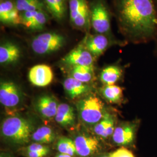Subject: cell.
Returning a JSON list of instances; mask_svg holds the SVG:
<instances>
[{"mask_svg": "<svg viewBox=\"0 0 157 157\" xmlns=\"http://www.w3.org/2000/svg\"><path fill=\"white\" fill-rule=\"evenodd\" d=\"M119 17L132 36L146 39L151 36L157 26V17L152 0H118Z\"/></svg>", "mask_w": 157, "mask_h": 157, "instance_id": "1", "label": "cell"}, {"mask_svg": "<svg viewBox=\"0 0 157 157\" xmlns=\"http://www.w3.org/2000/svg\"><path fill=\"white\" fill-rule=\"evenodd\" d=\"M33 132V126L31 122L17 116L6 118L1 126L3 137L16 144L28 143Z\"/></svg>", "mask_w": 157, "mask_h": 157, "instance_id": "2", "label": "cell"}, {"mask_svg": "<svg viewBox=\"0 0 157 157\" xmlns=\"http://www.w3.org/2000/svg\"><path fill=\"white\" fill-rule=\"evenodd\" d=\"M78 109L81 120L90 125L98 123L106 112L104 103L94 94L89 95L78 101Z\"/></svg>", "mask_w": 157, "mask_h": 157, "instance_id": "3", "label": "cell"}, {"mask_svg": "<svg viewBox=\"0 0 157 157\" xmlns=\"http://www.w3.org/2000/svg\"><path fill=\"white\" fill-rule=\"evenodd\" d=\"M65 43V37L61 34L47 32L35 36L32 41L31 47L36 54L46 55L60 50Z\"/></svg>", "mask_w": 157, "mask_h": 157, "instance_id": "4", "label": "cell"}, {"mask_svg": "<svg viewBox=\"0 0 157 157\" xmlns=\"http://www.w3.org/2000/svg\"><path fill=\"white\" fill-rule=\"evenodd\" d=\"M71 21L74 26L87 28L91 23V12L86 0H69Z\"/></svg>", "mask_w": 157, "mask_h": 157, "instance_id": "5", "label": "cell"}, {"mask_svg": "<svg viewBox=\"0 0 157 157\" xmlns=\"http://www.w3.org/2000/svg\"><path fill=\"white\" fill-rule=\"evenodd\" d=\"M139 122H126L119 124L114 130L112 136L113 142L120 146L132 145L135 142Z\"/></svg>", "mask_w": 157, "mask_h": 157, "instance_id": "6", "label": "cell"}, {"mask_svg": "<svg viewBox=\"0 0 157 157\" xmlns=\"http://www.w3.org/2000/svg\"><path fill=\"white\" fill-rule=\"evenodd\" d=\"M91 23L98 34L107 33L111 27L110 19L107 8L101 2L95 4L91 11Z\"/></svg>", "mask_w": 157, "mask_h": 157, "instance_id": "7", "label": "cell"}, {"mask_svg": "<svg viewBox=\"0 0 157 157\" xmlns=\"http://www.w3.org/2000/svg\"><path fill=\"white\" fill-rule=\"evenodd\" d=\"M93 56L82 44L70 51L62 59V62L72 67L75 66H91L93 65Z\"/></svg>", "mask_w": 157, "mask_h": 157, "instance_id": "8", "label": "cell"}, {"mask_svg": "<svg viewBox=\"0 0 157 157\" xmlns=\"http://www.w3.org/2000/svg\"><path fill=\"white\" fill-rule=\"evenodd\" d=\"M21 91L12 82H2L0 85V102L8 108L17 106L21 100Z\"/></svg>", "mask_w": 157, "mask_h": 157, "instance_id": "9", "label": "cell"}, {"mask_svg": "<svg viewBox=\"0 0 157 157\" xmlns=\"http://www.w3.org/2000/svg\"><path fill=\"white\" fill-rule=\"evenodd\" d=\"M54 74L50 66L45 64L36 65L29 72V79L31 83L38 87H45L50 84Z\"/></svg>", "mask_w": 157, "mask_h": 157, "instance_id": "10", "label": "cell"}, {"mask_svg": "<svg viewBox=\"0 0 157 157\" xmlns=\"http://www.w3.org/2000/svg\"><path fill=\"white\" fill-rule=\"evenodd\" d=\"M76 154L81 157H88L98 151L100 144L98 140L93 136L79 135L74 140Z\"/></svg>", "mask_w": 157, "mask_h": 157, "instance_id": "11", "label": "cell"}, {"mask_svg": "<svg viewBox=\"0 0 157 157\" xmlns=\"http://www.w3.org/2000/svg\"><path fill=\"white\" fill-rule=\"evenodd\" d=\"M83 45L94 56H101L109 45V41L102 34H98L87 37Z\"/></svg>", "mask_w": 157, "mask_h": 157, "instance_id": "12", "label": "cell"}, {"mask_svg": "<svg viewBox=\"0 0 157 157\" xmlns=\"http://www.w3.org/2000/svg\"><path fill=\"white\" fill-rule=\"evenodd\" d=\"M56 99L51 95L41 96L36 102V108L40 115L45 119L55 118L58 109Z\"/></svg>", "mask_w": 157, "mask_h": 157, "instance_id": "13", "label": "cell"}, {"mask_svg": "<svg viewBox=\"0 0 157 157\" xmlns=\"http://www.w3.org/2000/svg\"><path fill=\"white\" fill-rule=\"evenodd\" d=\"M116 117L111 112L106 111L101 121L94 125L93 130L95 135L102 139L112 137L115 129Z\"/></svg>", "mask_w": 157, "mask_h": 157, "instance_id": "14", "label": "cell"}, {"mask_svg": "<svg viewBox=\"0 0 157 157\" xmlns=\"http://www.w3.org/2000/svg\"><path fill=\"white\" fill-rule=\"evenodd\" d=\"M21 56V50L15 43L6 41L0 46V63L8 65L17 61Z\"/></svg>", "mask_w": 157, "mask_h": 157, "instance_id": "15", "label": "cell"}, {"mask_svg": "<svg viewBox=\"0 0 157 157\" xmlns=\"http://www.w3.org/2000/svg\"><path fill=\"white\" fill-rule=\"evenodd\" d=\"M55 119L56 122L63 127L73 126L76 119L73 107L66 103L59 104Z\"/></svg>", "mask_w": 157, "mask_h": 157, "instance_id": "16", "label": "cell"}, {"mask_svg": "<svg viewBox=\"0 0 157 157\" xmlns=\"http://www.w3.org/2000/svg\"><path fill=\"white\" fill-rule=\"evenodd\" d=\"M63 86L67 94L72 99L78 97L90 90L88 85L72 77L66 78Z\"/></svg>", "mask_w": 157, "mask_h": 157, "instance_id": "17", "label": "cell"}, {"mask_svg": "<svg viewBox=\"0 0 157 157\" xmlns=\"http://www.w3.org/2000/svg\"><path fill=\"white\" fill-rule=\"evenodd\" d=\"M122 76V70L117 65H109L104 68L100 73V80L104 85H113Z\"/></svg>", "mask_w": 157, "mask_h": 157, "instance_id": "18", "label": "cell"}, {"mask_svg": "<svg viewBox=\"0 0 157 157\" xmlns=\"http://www.w3.org/2000/svg\"><path fill=\"white\" fill-rule=\"evenodd\" d=\"M101 94L108 102L112 104L121 103L123 100V89L117 85H104Z\"/></svg>", "mask_w": 157, "mask_h": 157, "instance_id": "19", "label": "cell"}, {"mask_svg": "<svg viewBox=\"0 0 157 157\" xmlns=\"http://www.w3.org/2000/svg\"><path fill=\"white\" fill-rule=\"evenodd\" d=\"M71 77L84 83L90 82L94 77L93 65L73 67L71 71Z\"/></svg>", "mask_w": 157, "mask_h": 157, "instance_id": "20", "label": "cell"}, {"mask_svg": "<svg viewBox=\"0 0 157 157\" xmlns=\"http://www.w3.org/2000/svg\"><path fill=\"white\" fill-rule=\"evenodd\" d=\"M56 134L50 127L41 126L36 130L32 136V139L40 144H49L56 139Z\"/></svg>", "mask_w": 157, "mask_h": 157, "instance_id": "21", "label": "cell"}, {"mask_svg": "<svg viewBox=\"0 0 157 157\" xmlns=\"http://www.w3.org/2000/svg\"><path fill=\"white\" fill-rule=\"evenodd\" d=\"M15 6L20 12L43 11L45 4L41 0H17Z\"/></svg>", "mask_w": 157, "mask_h": 157, "instance_id": "22", "label": "cell"}, {"mask_svg": "<svg viewBox=\"0 0 157 157\" xmlns=\"http://www.w3.org/2000/svg\"><path fill=\"white\" fill-rule=\"evenodd\" d=\"M64 0H44L45 5L52 16L57 20H61L65 15Z\"/></svg>", "mask_w": 157, "mask_h": 157, "instance_id": "23", "label": "cell"}, {"mask_svg": "<svg viewBox=\"0 0 157 157\" xmlns=\"http://www.w3.org/2000/svg\"><path fill=\"white\" fill-rule=\"evenodd\" d=\"M56 147L58 151L61 154H67L72 157L76 154L74 140L67 137L61 138L57 143Z\"/></svg>", "mask_w": 157, "mask_h": 157, "instance_id": "24", "label": "cell"}, {"mask_svg": "<svg viewBox=\"0 0 157 157\" xmlns=\"http://www.w3.org/2000/svg\"><path fill=\"white\" fill-rule=\"evenodd\" d=\"M48 20V17L43 11H38L32 21L26 28L33 30H39L44 28Z\"/></svg>", "mask_w": 157, "mask_h": 157, "instance_id": "25", "label": "cell"}, {"mask_svg": "<svg viewBox=\"0 0 157 157\" xmlns=\"http://www.w3.org/2000/svg\"><path fill=\"white\" fill-rule=\"evenodd\" d=\"M16 8L15 5L13 4L10 1H6L1 2L0 4V21L3 23H7L8 17L12 12Z\"/></svg>", "mask_w": 157, "mask_h": 157, "instance_id": "26", "label": "cell"}, {"mask_svg": "<svg viewBox=\"0 0 157 157\" xmlns=\"http://www.w3.org/2000/svg\"><path fill=\"white\" fill-rule=\"evenodd\" d=\"M25 151L42 152H46L47 154L50 152V148L48 147L44 146L43 144L38 143H34L26 147Z\"/></svg>", "mask_w": 157, "mask_h": 157, "instance_id": "27", "label": "cell"}, {"mask_svg": "<svg viewBox=\"0 0 157 157\" xmlns=\"http://www.w3.org/2000/svg\"><path fill=\"white\" fill-rule=\"evenodd\" d=\"M110 157H135L132 152L122 147L110 154Z\"/></svg>", "mask_w": 157, "mask_h": 157, "instance_id": "28", "label": "cell"}, {"mask_svg": "<svg viewBox=\"0 0 157 157\" xmlns=\"http://www.w3.org/2000/svg\"><path fill=\"white\" fill-rule=\"evenodd\" d=\"M48 154L42 152L25 151V155L28 157H44Z\"/></svg>", "mask_w": 157, "mask_h": 157, "instance_id": "29", "label": "cell"}, {"mask_svg": "<svg viewBox=\"0 0 157 157\" xmlns=\"http://www.w3.org/2000/svg\"><path fill=\"white\" fill-rule=\"evenodd\" d=\"M56 157H73L71 155H67V154H61V153H59L58 154H57L56 155Z\"/></svg>", "mask_w": 157, "mask_h": 157, "instance_id": "30", "label": "cell"}, {"mask_svg": "<svg viewBox=\"0 0 157 157\" xmlns=\"http://www.w3.org/2000/svg\"><path fill=\"white\" fill-rule=\"evenodd\" d=\"M99 157H110V154H103Z\"/></svg>", "mask_w": 157, "mask_h": 157, "instance_id": "31", "label": "cell"}, {"mask_svg": "<svg viewBox=\"0 0 157 157\" xmlns=\"http://www.w3.org/2000/svg\"><path fill=\"white\" fill-rule=\"evenodd\" d=\"M4 157V155H1V157Z\"/></svg>", "mask_w": 157, "mask_h": 157, "instance_id": "32", "label": "cell"}, {"mask_svg": "<svg viewBox=\"0 0 157 157\" xmlns=\"http://www.w3.org/2000/svg\"><path fill=\"white\" fill-rule=\"evenodd\" d=\"M64 1H65V0H64Z\"/></svg>", "mask_w": 157, "mask_h": 157, "instance_id": "33", "label": "cell"}]
</instances>
